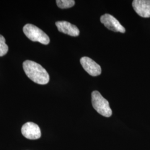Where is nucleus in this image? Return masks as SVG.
I'll list each match as a JSON object with an SVG mask.
<instances>
[{
    "label": "nucleus",
    "instance_id": "1",
    "mask_svg": "<svg viewBox=\"0 0 150 150\" xmlns=\"http://www.w3.org/2000/svg\"><path fill=\"white\" fill-rule=\"evenodd\" d=\"M23 69L27 77L34 82L40 85L48 83L50 76L41 64L31 60H26L23 63Z\"/></svg>",
    "mask_w": 150,
    "mask_h": 150
},
{
    "label": "nucleus",
    "instance_id": "2",
    "mask_svg": "<svg viewBox=\"0 0 150 150\" xmlns=\"http://www.w3.org/2000/svg\"><path fill=\"white\" fill-rule=\"evenodd\" d=\"M91 98L93 107L97 112L106 117H110L112 115V111L110 107L109 102L98 91H93Z\"/></svg>",
    "mask_w": 150,
    "mask_h": 150
},
{
    "label": "nucleus",
    "instance_id": "3",
    "mask_svg": "<svg viewBox=\"0 0 150 150\" xmlns=\"http://www.w3.org/2000/svg\"><path fill=\"white\" fill-rule=\"evenodd\" d=\"M25 35L33 42H38L43 45H48L50 42L48 35L38 27L28 23L23 27Z\"/></svg>",
    "mask_w": 150,
    "mask_h": 150
},
{
    "label": "nucleus",
    "instance_id": "4",
    "mask_svg": "<svg viewBox=\"0 0 150 150\" xmlns=\"http://www.w3.org/2000/svg\"><path fill=\"white\" fill-rule=\"evenodd\" d=\"M100 21L103 25L107 28L113 32L125 33L126 30L118 20L110 14H105L100 17Z\"/></svg>",
    "mask_w": 150,
    "mask_h": 150
},
{
    "label": "nucleus",
    "instance_id": "5",
    "mask_svg": "<svg viewBox=\"0 0 150 150\" xmlns=\"http://www.w3.org/2000/svg\"><path fill=\"white\" fill-rule=\"evenodd\" d=\"M21 132L25 137L29 139H38L41 136L39 126L32 122L25 123L22 127Z\"/></svg>",
    "mask_w": 150,
    "mask_h": 150
},
{
    "label": "nucleus",
    "instance_id": "6",
    "mask_svg": "<svg viewBox=\"0 0 150 150\" xmlns=\"http://www.w3.org/2000/svg\"><path fill=\"white\" fill-rule=\"evenodd\" d=\"M80 63L83 69L92 76H97L101 74V67L95 61L88 57H83Z\"/></svg>",
    "mask_w": 150,
    "mask_h": 150
},
{
    "label": "nucleus",
    "instance_id": "7",
    "mask_svg": "<svg viewBox=\"0 0 150 150\" xmlns=\"http://www.w3.org/2000/svg\"><path fill=\"white\" fill-rule=\"evenodd\" d=\"M132 7L139 16L150 17V0H134L132 2Z\"/></svg>",
    "mask_w": 150,
    "mask_h": 150
},
{
    "label": "nucleus",
    "instance_id": "8",
    "mask_svg": "<svg viewBox=\"0 0 150 150\" xmlns=\"http://www.w3.org/2000/svg\"><path fill=\"white\" fill-rule=\"evenodd\" d=\"M56 25L59 32L69 35L71 36L77 37L80 35V30L76 26L64 21L56 22Z\"/></svg>",
    "mask_w": 150,
    "mask_h": 150
},
{
    "label": "nucleus",
    "instance_id": "9",
    "mask_svg": "<svg viewBox=\"0 0 150 150\" xmlns=\"http://www.w3.org/2000/svg\"><path fill=\"white\" fill-rule=\"evenodd\" d=\"M56 4L57 6L62 9L69 8L75 5L74 0H57Z\"/></svg>",
    "mask_w": 150,
    "mask_h": 150
},
{
    "label": "nucleus",
    "instance_id": "10",
    "mask_svg": "<svg viewBox=\"0 0 150 150\" xmlns=\"http://www.w3.org/2000/svg\"><path fill=\"white\" fill-rule=\"evenodd\" d=\"M5 42V38L0 35V57L5 56L8 52V46Z\"/></svg>",
    "mask_w": 150,
    "mask_h": 150
}]
</instances>
